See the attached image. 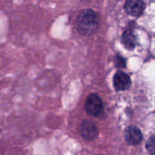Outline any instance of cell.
<instances>
[{"mask_svg":"<svg viewBox=\"0 0 155 155\" xmlns=\"http://www.w3.org/2000/svg\"><path fill=\"white\" fill-rule=\"evenodd\" d=\"M143 139V136L138 127L130 126L127 129L125 133L126 142L130 145H137L141 143Z\"/></svg>","mask_w":155,"mask_h":155,"instance_id":"6","label":"cell"},{"mask_svg":"<svg viewBox=\"0 0 155 155\" xmlns=\"http://www.w3.org/2000/svg\"><path fill=\"white\" fill-rule=\"evenodd\" d=\"M145 148L148 154L155 155V134L150 136L145 144Z\"/></svg>","mask_w":155,"mask_h":155,"instance_id":"8","label":"cell"},{"mask_svg":"<svg viewBox=\"0 0 155 155\" xmlns=\"http://www.w3.org/2000/svg\"><path fill=\"white\" fill-rule=\"evenodd\" d=\"M80 133L83 137L87 140H93L98 136V130L97 126L92 121L86 120L82 122Z\"/></svg>","mask_w":155,"mask_h":155,"instance_id":"3","label":"cell"},{"mask_svg":"<svg viewBox=\"0 0 155 155\" xmlns=\"http://www.w3.org/2000/svg\"><path fill=\"white\" fill-rule=\"evenodd\" d=\"M121 41L127 49L132 50L136 47L137 42V37L133 30H129L124 33L121 37Z\"/></svg>","mask_w":155,"mask_h":155,"instance_id":"7","label":"cell"},{"mask_svg":"<svg viewBox=\"0 0 155 155\" xmlns=\"http://www.w3.org/2000/svg\"><path fill=\"white\" fill-rule=\"evenodd\" d=\"M85 110L89 115L95 117H101L104 115V105L97 94L92 93L88 96L85 103Z\"/></svg>","mask_w":155,"mask_h":155,"instance_id":"2","label":"cell"},{"mask_svg":"<svg viewBox=\"0 0 155 155\" xmlns=\"http://www.w3.org/2000/svg\"><path fill=\"white\" fill-rule=\"evenodd\" d=\"M130 76L122 71H118L114 77V86L117 91H125L131 86Z\"/></svg>","mask_w":155,"mask_h":155,"instance_id":"5","label":"cell"},{"mask_svg":"<svg viewBox=\"0 0 155 155\" xmlns=\"http://www.w3.org/2000/svg\"><path fill=\"white\" fill-rule=\"evenodd\" d=\"M124 8L128 15L133 17H139L143 14L145 4L140 0H128L126 2Z\"/></svg>","mask_w":155,"mask_h":155,"instance_id":"4","label":"cell"},{"mask_svg":"<svg viewBox=\"0 0 155 155\" xmlns=\"http://www.w3.org/2000/svg\"><path fill=\"white\" fill-rule=\"evenodd\" d=\"M98 15L93 10L85 9L77 17V30L83 36H90L98 30Z\"/></svg>","mask_w":155,"mask_h":155,"instance_id":"1","label":"cell"}]
</instances>
